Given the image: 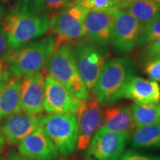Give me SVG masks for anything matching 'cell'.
<instances>
[{"label":"cell","instance_id":"6da1fadb","mask_svg":"<svg viewBox=\"0 0 160 160\" xmlns=\"http://www.w3.org/2000/svg\"><path fill=\"white\" fill-rule=\"evenodd\" d=\"M2 27L9 49H17L49 31L50 16L38 13L24 0L8 13Z\"/></svg>","mask_w":160,"mask_h":160},{"label":"cell","instance_id":"7a4b0ae2","mask_svg":"<svg viewBox=\"0 0 160 160\" xmlns=\"http://www.w3.org/2000/svg\"><path fill=\"white\" fill-rule=\"evenodd\" d=\"M135 73V64L128 58L109 60L91 90L93 97L101 105H113L123 98L126 85Z\"/></svg>","mask_w":160,"mask_h":160},{"label":"cell","instance_id":"3957f363","mask_svg":"<svg viewBox=\"0 0 160 160\" xmlns=\"http://www.w3.org/2000/svg\"><path fill=\"white\" fill-rule=\"evenodd\" d=\"M55 37L48 36L30 42L17 49L8 51L3 56L11 76H24L42 71L54 52Z\"/></svg>","mask_w":160,"mask_h":160},{"label":"cell","instance_id":"277c9868","mask_svg":"<svg viewBox=\"0 0 160 160\" xmlns=\"http://www.w3.org/2000/svg\"><path fill=\"white\" fill-rule=\"evenodd\" d=\"M45 69L48 75L76 97L84 101L89 99L88 89L78 72L71 45L65 44L56 50L48 60Z\"/></svg>","mask_w":160,"mask_h":160},{"label":"cell","instance_id":"5b68a950","mask_svg":"<svg viewBox=\"0 0 160 160\" xmlns=\"http://www.w3.org/2000/svg\"><path fill=\"white\" fill-rule=\"evenodd\" d=\"M88 10L74 1L50 16L51 33L55 37L54 51L65 44H74L85 37L84 18Z\"/></svg>","mask_w":160,"mask_h":160},{"label":"cell","instance_id":"8992f818","mask_svg":"<svg viewBox=\"0 0 160 160\" xmlns=\"http://www.w3.org/2000/svg\"><path fill=\"white\" fill-rule=\"evenodd\" d=\"M39 127L48 136L60 154L71 156L77 147V115L56 113L42 116Z\"/></svg>","mask_w":160,"mask_h":160},{"label":"cell","instance_id":"52a82bcc","mask_svg":"<svg viewBox=\"0 0 160 160\" xmlns=\"http://www.w3.org/2000/svg\"><path fill=\"white\" fill-rule=\"evenodd\" d=\"M71 48L80 77L88 89L92 90L107 63V52L88 39L79 40Z\"/></svg>","mask_w":160,"mask_h":160},{"label":"cell","instance_id":"ba28073f","mask_svg":"<svg viewBox=\"0 0 160 160\" xmlns=\"http://www.w3.org/2000/svg\"><path fill=\"white\" fill-rule=\"evenodd\" d=\"M140 32L139 22L128 10L119 9L112 28L110 44L118 53H128L137 45Z\"/></svg>","mask_w":160,"mask_h":160},{"label":"cell","instance_id":"9c48e42d","mask_svg":"<svg viewBox=\"0 0 160 160\" xmlns=\"http://www.w3.org/2000/svg\"><path fill=\"white\" fill-rule=\"evenodd\" d=\"M128 137L102 128L86 149L85 160H119L125 151Z\"/></svg>","mask_w":160,"mask_h":160},{"label":"cell","instance_id":"30bf717a","mask_svg":"<svg viewBox=\"0 0 160 160\" xmlns=\"http://www.w3.org/2000/svg\"><path fill=\"white\" fill-rule=\"evenodd\" d=\"M77 148L86 151L92 139L103 125V110L94 97H90L77 113Z\"/></svg>","mask_w":160,"mask_h":160},{"label":"cell","instance_id":"8fae6325","mask_svg":"<svg viewBox=\"0 0 160 160\" xmlns=\"http://www.w3.org/2000/svg\"><path fill=\"white\" fill-rule=\"evenodd\" d=\"M85 102V101L71 93L53 77L46 74L44 108L48 113H68L77 115Z\"/></svg>","mask_w":160,"mask_h":160},{"label":"cell","instance_id":"7c38bea8","mask_svg":"<svg viewBox=\"0 0 160 160\" xmlns=\"http://www.w3.org/2000/svg\"><path fill=\"white\" fill-rule=\"evenodd\" d=\"M45 71L22 77L20 103L21 111L29 115H38L45 110Z\"/></svg>","mask_w":160,"mask_h":160},{"label":"cell","instance_id":"4fadbf2b","mask_svg":"<svg viewBox=\"0 0 160 160\" xmlns=\"http://www.w3.org/2000/svg\"><path fill=\"white\" fill-rule=\"evenodd\" d=\"M119 9L86 11L84 18L85 37L87 39L102 46L111 43V32L116 14Z\"/></svg>","mask_w":160,"mask_h":160},{"label":"cell","instance_id":"5bb4252c","mask_svg":"<svg viewBox=\"0 0 160 160\" xmlns=\"http://www.w3.org/2000/svg\"><path fill=\"white\" fill-rule=\"evenodd\" d=\"M42 116L29 115L20 111L4 119L0 134L10 145L19 144L24 138L39 127Z\"/></svg>","mask_w":160,"mask_h":160},{"label":"cell","instance_id":"9a60e30c","mask_svg":"<svg viewBox=\"0 0 160 160\" xmlns=\"http://www.w3.org/2000/svg\"><path fill=\"white\" fill-rule=\"evenodd\" d=\"M18 150L21 154L36 160H56L59 154L54 144L40 127L20 142Z\"/></svg>","mask_w":160,"mask_h":160},{"label":"cell","instance_id":"2e32d148","mask_svg":"<svg viewBox=\"0 0 160 160\" xmlns=\"http://www.w3.org/2000/svg\"><path fill=\"white\" fill-rule=\"evenodd\" d=\"M123 97L133 100L136 103L159 104L160 86L153 80L133 77L126 85Z\"/></svg>","mask_w":160,"mask_h":160},{"label":"cell","instance_id":"e0dca14e","mask_svg":"<svg viewBox=\"0 0 160 160\" xmlns=\"http://www.w3.org/2000/svg\"><path fill=\"white\" fill-rule=\"evenodd\" d=\"M102 128L129 137L135 129L131 108L119 105L105 108L103 111Z\"/></svg>","mask_w":160,"mask_h":160},{"label":"cell","instance_id":"ac0fdd59","mask_svg":"<svg viewBox=\"0 0 160 160\" xmlns=\"http://www.w3.org/2000/svg\"><path fill=\"white\" fill-rule=\"evenodd\" d=\"M22 77L11 76L0 91V120L21 111Z\"/></svg>","mask_w":160,"mask_h":160},{"label":"cell","instance_id":"d6986e66","mask_svg":"<svg viewBox=\"0 0 160 160\" xmlns=\"http://www.w3.org/2000/svg\"><path fill=\"white\" fill-rule=\"evenodd\" d=\"M129 137L134 148H160V123L135 128Z\"/></svg>","mask_w":160,"mask_h":160},{"label":"cell","instance_id":"ffe728a7","mask_svg":"<svg viewBox=\"0 0 160 160\" xmlns=\"http://www.w3.org/2000/svg\"><path fill=\"white\" fill-rule=\"evenodd\" d=\"M126 8L139 22L142 30L159 13L160 4L157 0H133Z\"/></svg>","mask_w":160,"mask_h":160},{"label":"cell","instance_id":"44dd1931","mask_svg":"<svg viewBox=\"0 0 160 160\" xmlns=\"http://www.w3.org/2000/svg\"><path fill=\"white\" fill-rule=\"evenodd\" d=\"M131 109L135 128L160 123L158 104L135 103Z\"/></svg>","mask_w":160,"mask_h":160},{"label":"cell","instance_id":"7402d4cb","mask_svg":"<svg viewBox=\"0 0 160 160\" xmlns=\"http://www.w3.org/2000/svg\"><path fill=\"white\" fill-rule=\"evenodd\" d=\"M160 37V12L140 32L137 45L145 47Z\"/></svg>","mask_w":160,"mask_h":160},{"label":"cell","instance_id":"603a6c76","mask_svg":"<svg viewBox=\"0 0 160 160\" xmlns=\"http://www.w3.org/2000/svg\"><path fill=\"white\" fill-rule=\"evenodd\" d=\"M73 0H33L32 7L40 13H57L67 7Z\"/></svg>","mask_w":160,"mask_h":160},{"label":"cell","instance_id":"cb8c5ba5","mask_svg":"<svg viewBox=\"0 0 160 160\" xmlns=\"http://www.w3.org/2000/svg\"><path fill=\"white\" fill-rule=\"evenodd\" d=\"M142 58L145 62L160 58V37L156 41L145 46V48L142 51Z\"/></svg>","mask_w":160,"mask_h":160},{"label":"cell","instance_id":"d4e9b609","mask_svg":"<svg viewBox=\"0 0 160 160\" xmlns=\"http://www.w3.org/2000/svg\"><path fill=\"white\" fill-rule=\"evenodd\" d=\"M111 8L119 9L117 0H91L87 5V10L104 11Z\"/></svg>","mask_w":160,"mask_h":160},{"label":"cell","instance_id":"484cf974","mask_svg":"<svg viewBox=\"0 0 160 160\" xmlns=\"http://www.w3.org/2000/svg\"><path fill=\"white\" fill-rule=\"evenodd\" d=\"M145 71L151 80L160 82V58L145 62Z\"/></svg>","mask_w":160,"mask_h":160},{"label":"cell","instance_id":"4316f807","mask_svg":"<svg viewBox=\"0 0 160 160\" xmlns=\"http://www.w3.org/2000/svg\"><path fill=\"white\" fill-rule=\"evenodd\" d=\"M119 160H160V156L142 154L132 150H128L124 151Z\"/></svg>","mask_w":160,"mask_h":160},{"label":"cell","instance_id":"83f0119b","mask_svg":"<svg viewBox=\"0 0 160 160\" xmlns=\"http://www.w3.org/2000/svg\"><path fill=\"white\" fill-rule=\"evenodd\" d=\"M11 77L7 63L5 60L2 58L0 59V86H5Z\"/></svg>","mask_w":160,"mask_h":160},{"label":"cell","instance_id":"f1b7e54d","mask_svg":"<svg viewBox=\"0 0 160 160\" xmlns=\"http://www.w3.org/2000/svg\"><path fill=\"white\" fill-rule=\"evenodd\" d=\"M8 48L7 37L3 27H0V57L2 58L6 53V49Z\"/></svg>","mask_w":160,"mask_h":160},{"label":"cell","instance_id":"f546056e","mask_svg":"<svg viewBox=\"0 0 160 160\" xmlns=\"http://www.w3.org/2000/svg\"><path fill=\"white\" fill-rule=\"evenodd\" d=\"M6 160H36L32 159V158L28 157L26 156H24L21 153H18L16 151H11L8 153L6 157Z\"/></svg>","mask_w":160,"mask_h":160},{"label":"cell","instance_id":"4dcf8cb0","mask_svg":"<svg viewBox=\"0 0 160 160\" xmlns=\"http://www.w3.org/2000/svg\"><path fill=\"white\" fill-rule=\"evenodd\" d=\"M117 1L118 5H119V9H126L128 4L133 0H117Z\"/></svg>","mask_w":160,"mask_h":160},{"label":"cell","instance_id":"1f68e13d","mask_svg":"<svg viewBox=\"0 0 160 160\" xmlns=\"http://www.w3.org/2000/svg\"><path fill=\"white\" fill-rule=\"evenodd\" d=\"M91 0H75V2L79 4V5H81L82 7H83L84 8L87 10V5L89 3V2Z\"/></svg>","mask_w":160,"mask_h":160},{"label":"cell","instance_id":"d6a6232c","mask_svg":"<svg viewBox=\"0 0 160 160\" xmlns=\"http://www.w3.org/2000/svg\"><path fill=\"white\" fill-rule=\"evenodd\" d=\"M5 140L4 139L2 136L0 134V152L2 151V150L3 149L4 146H5Z\"/></svg>","mask_w":160,"mask_h":160},{"label":"cell","instance_id":"836d02e7","mask_svg":"<svg viewBox=\"0 0 160 160\" xmlns=\"http://www.w3.org/2000/svg\"><path fill=\"white\" fill-rule=\"evenodd\" d=\"M158 111H159V119H160V102L158 104Z\"/></svg>","mask_w":160,"mask_h":160},{"label":"cell","instance_id":"e575fe53","mask_svg":"<svg viewBox=\"0 0 160 160\" xmlns=\"http://www.w3.org/2000/svg\"><path fill=\"white\" fill-rule=\"evenodd\" d=\"M0 160H6V159H4V157H1V156H0Z\"/></svg>","mask_w":160,"mask_h":160},{"label":"cell","instance_id":"d590c367","mask_svg":"<svg viewBox=\"0 0 160 160\" xmlns=\"http://www.w3.org/2000/svg\"><path fill=\"white\" fill-rule=\"evenodd\" d=\"M3 87H4V86H0V91H1V90L2 89Z\"/></svg>","mask_w":160,"mask_h":160},{"label":"cell","instance_id":"8d00e7d4","mask_svg":"<svg viewBox=\"0 0 160 160\" xmlns=\"http://www.w3.org/2000/svg\"><path fill=\"white\" fill-rule=\"evenodd\" d=\"M157 1L158 2H159V3L160 4V0H157Z\"/></svg>","mask_w":160,"mask_h":160}]
</instances>
